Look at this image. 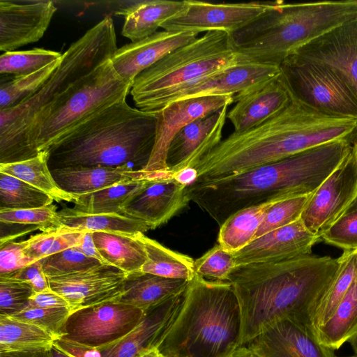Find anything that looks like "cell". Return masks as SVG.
I'll return each mask as SVG.
<instances>
[{
    "label": "cell",
    "mask_w": 357,
    "mask_h": 357,
    "mask_svg": "<svg viewBox=\"0 0 357 357\" xmlns=\"http://www.w3.org/2000/svg\"><path fill=\"white\" fill-rule=\"evenodd\" d=\"M357 118L314 109L291 97L281 112L243 132H232L208 151L194 167L195 183L239 174L324 144L353 142Z\"/></svg>",
    "instance_id": "1"
},
{
    "label": "cell",
    "mask_w": 357,
    "mask_h": 357,
    "mask_svg": "<svg viewBox=\"0 0 357 357\" xmlns=\"http://www.w3.org/2000/svg\"><path fill=\"white\" fill-rule=\"evenodd\" d=\"M340 266V257L312 254L280 262L234 267L227 281L240 304L241 345L284 319L312 330V314Z\"/></svg>",
    "instance_id": "2"
},
{
    "label": "cell",
    "mask_w": 357,
    "mask_h": 357,
    "mask_svg": "<svg viewBox=\"0 0 357 357\" xmlns=\"http://www.w3.org/2000/svg\"><path fill=\"white\" fill-rule=\"evenodd\" d=\"M353 142L333 141L219 180L193 183L187 197L220 226L244 208L312 194L342 163Z\"/></svg>",
    "instance_id": "3"
},
{
    "label": "cell",
    "mask_w": 357,
    "mask_h": 357,
    "mask_svg": "<svg viewBox=\"0 0 357 357\" xmlns=\"http://www.w3.org/2000/svg\"><path fill=\"white\" fill-rule=\"evenodd\" d=\"M156 122L155 112L131 107L126 100L116 102L54 146L48 152L49 167L131 165L144 169L154 146Z\"/></svg>",
    "instance_id": "4"
},
{
    "label": "cell",
    "mask_w": 357,
    "mask_h": 357,
    "mask_svg": "<svg viewBox=\"0 0 357 357\" xmlns=\"http://www.w3.org/2000/svg\"><path fill=\"white\" fill-rule=\"evenodd\" d=\"M241 332L240 304L231 283L196 275L155 350L162 357H228L241 347Z\"/></svg>",
    "instance_id": "5"
},
{
    "label": "cell",
    "mask_w": 357,
    "mask_h": 357,
    "mask_svg": "<svg viewBox=\"0 0 357 357\" xmlns=\"http://www.w3.org/2000/svg\"><path fill=\"white\" fill-rule=\"evenodd\" d=\"M356 17L357 0L275 1L230 38L245 62L280 66L302 47Z\"/></svg>",
    "instance_id": "6"
},
{
    "label": "cell",
    "mask_w": 357,
    "mask_h": 357,
    "mask_svg": "<svg viewBox=\"0 0 357 357\" xmlns=\"http://www.w3.org/2000/svg\"><path fill=\"white\" fill-rule=\"evenodd\" d=\"M117 49L114 22L107 15L69 46L59 66L35 93L12 108L0 110V164L29 159L26 135L35 115L110 60Z\"/></svg>",
    "instance_id": "7"
},
{
    "label": "cell",
    "mask_w": 357,
    "mask_h": 357,
    "mask_svg": "<svg viewBox=\"0 0 357 357\" xmlns=\"http://www.w3.org/2000/svg\"><path fill=\"white\" fill-rule=\"evenodd\" d=\"M243 63L229 33L208 31L139 74L130 94L137 109L157 112L195 83Z\"/></svg>",
    "instance_id": "8"
},
{
    "label": "cell",
    "mask_w": 357,
    "mask_h": 357,
    "mask_svg": "<svg viewBox=\"0 0 357 357\" xmlns=\"http://www.w3.org/2000/svg\"><path fill=\"white\" fill-rule=\"evenodd\" d=\"M132 84L123 80L109 60L41 109L26 135L29 158L49 151L90 118L122 100Z\"/></svg>",
    "instance_id": "9"
},
{
    "label": "cell",
    "mask_w": 357,
    "mask_h": 357,
    "mask_svg": "<svg viewBox=\"0 0 357 357\" xmlns=\"http://www.w3.org/2000/svg\"><path fill=\"white\" fill-rule=\"evenodd\" d=\"M291 96L317 111L357 118V93L331 69L292 54L280 65Z\"/></svg>",
    "instance_id": "10"
},
{
    "label": "cell",
    "mask_w": 357,
    "mask_h": 357,
    "mask_svg": "<svg viewBox=\"0 0 357 357\" xmlns=\"http://www.w3.org/2000/svg\"><path fill=\"white\" fill-rule=\"evenodd\" d=\"M144 315L141 309L116 300L88 306L70 313L61 338L98 349L128 334Z\"/></svg>",
    "instance_id": "11"
},
{
    "label": "cell",
    "mask_w": 357,
    "mask_h": 357,
    "mask_svg": "<svg viewBox=\"0 0 357 357\" xmlns=\"http://www.w3.org/2000/svg\"><path fill=\"white\" fill-rule=\"evenodd\" d=\"M234 102L232 96H211L174 100L156 113L155 144L144 168L153 178H173L167 164L170 144L175 135L191 122L221 110Z\"/></svg>",
    "instance_id": "12"
},
{
    "label": "cell",
    "mask_w": 357,
    "mask_h": 357,
    "mask_svg": "<svg viewBox=\"0 0 357 357\" xmlns=\"http://www.w3.org/2000/svg\"><path fill=\"white\" fill-rule=\"evenodd\" d=\"M271 1L215 3L198 0H184L183 9L161 26L174 32L224 31L232 33L259 16Z\"/></svg>",
    "instance_id": "13"
},
{
    "label": "cell",
    "mask_w": 357,
    "mask_h": 357,
    "mask_svg": "<svg viewBox=\"0 0 357 357\" xmlns=\"http://www.w3.org/2000/svg\"><path fill=\"white\" fill-rule=\"evenodd\" d=\"M357 197V165L351 150L342 163L311 195L301 219L320 236Z\"/></svg>",
    "instance_id": "14"
},
{
    "label": "cell",
    "mask_w": 357,
    "mask_h": 357,
    "mask_svg": "<svg viewBox=\"0 0 357 357\" xmlns=\"http://www.w3.org/2000/svg\"><path fill=\"white\" fill-rule=\"evenodd\" d=\"M127 275L107 265L68 275L48 278L50 289L63 297L71 312L116 300L122 294Z\"/></svg>",
    "instance_id": "15"
},
{
    "label": "cell",
    "mask_w": 357,
    "mask_h": 357,
    "mask_svg": "<svg viewBox=\"0 0 357 357\" xmlns=\"http://www.w3.org/2000/svg\"><path fill=\"white\" fill-rule=\"evenodd\" d=\"M321 238L310 231L302 220L269 231L234 252L235 266L275 263L312 255Z\"/></svg>",
    "instance_id": "16"
},
{
    "label": "cell",
    "mask_w": 357,
    "mask_h": 357,
    "mask_svg": "<svg viewBox=\"0 0 357 357\" xmlns=\"http://www.w3.org/2000/svg\"><path fill=\"white\" fill-rule=\"evenodd\" d=\"M294 54L331 69L357 93V17L316 38Z\"/></svg>",
    "instance_id": "17"
},
{
    "label": "cell",
    "mask_w": 357,
    "mask_h": 357,
    "mask_svg": "<svg viewBox=\"0 0 357 357\" xmlns=\"http://www.w3.org/2000/svg\"><path fill=\"white\" fill-rule=\"evenodd\" d=\"M56 11L52 1L0 0V50L14 51L38 41Z\"/></svg>",
    "instance_id": "18"
},
{
    "label": "cell",
    "mask_w": 357,
    "mask_h": 357,
    "mask_svg": "<svg viewBox=\"0 0 357 357\" xmlns=\"http://www.w3.org/2000/svg\"><path fill=\"white\" fill-rule=\"evenodd\" d=\"M185 291L144 311L142 320L132 331L98 348L102 357H142L156 349L180 311Z\"/></svg>",
    "instance_id": "19"
},
{
    "label": "cell",
    "mask_w": 357,
    "mask_h": 357,
    "mask_svg": "<svg viewBox=\"0 0 357 357\" xmlns=\"http://www.w3.org/2000/svg\"><path fill=\"white\" fill-rule=\"evenodd\" d=\"M259 357H335L307 326L290 319L273 324L246 345Z\"/></svg>",
    "instance_id": "20"
},
{
    "label": "cell",
    "mask_w": 357,
    "mask_h": 357,
    "mask_svg": "<svg viewBox=\"0 0 357 357\" xmlns=\"http://www.w3.org/2000/svg\"><path fill=\"white\" fill-rule=\"evenodd\" d=\"M228 106L191 122L175 135L167 157L172 176L181 169L195 167L204 155L221 142Z\"/></svg>",
    "instance_id": "21"
},
{
    "label": "cell",
    "mask_w": 357,
    "mask_h": 357,
    "mask_svg": "<svg viewBox=\"0 0 357 357\" xmlns=\"http://www.w3.org/2000/svg\"><path fill=\"white\" fill-rule=\"evenodd\" d=\"M194 32L157 31L118 48L110 61L116 73L132 84L134 79L165 55L197 38Z\"/></svg>",
    "instance_id": "22"
},
{
    "label": "cell",
    "mask_w": 357,
    "mask_h": 357,
    "mask_svg": "<svg viewBox=\"0 0 357 357\" xmlns=\"http://www.w3.org/2000/svg\"><path fill=\"white\" fill-rule=\"evenodd\" d=\"M291 96L280 77H275L251 91L234 96L235 105L227 112V119L232 123L235 132L250 130L284 109Z\"/></svg>",
    "instance_id": "23"
},
{
    "label": "cell",
    "mask_w": 357,
    "mask_h": 357,
    "mask_svg": "<svg viewBox=\"0 0 357 357\" xmlns=\"http://www.w3.org/2000/svg\"><path fill=\"white\" fill-rule=\"evenodd\" d=\"M280 73V66H278L243 63L200 80L177 95L171 102L202 96H240Z\"/></svg>",
    "instance_id": "24"
},
{
    "label": "cell",
    "mask_w": 357,
    "mask_h": 357,
    "mask_svg": "<svg viewBox=\"0 0 357 357\" xmlns=\"http://www.w3.org/2000/svg\"><path fill=\"white\" fill-rule=\"evenodd\" d=\"M174 178L153 180L122 210V214L142 220L155 229L165 223L190 202L185 188Z\"/></svg>",
    "instance_id": "25"
},
{
    "label": "cell",
    "mask_w": 357,
    "mask_h": 357,
    "mask_svg": "<svg viewBox=\"0 0 357 357\" xmlns=\"http://www.w3.org/2000/svg\"><path fill=\"white\" fill-rule=\"evenodd\" d=\"M59 186L79 196L125 182L155 178L144 169L130 166H68L50 169Z\"/></svg>",
    "instance_id": "26"
},
{
    "label": "cell",
    "mask_w": 357,
    "mask_h": 357,
    "mask_svg": "<svg viewBox=\"0 0 357 357\" xmlns=\"http://www.w3.org/2000/svg\"><path fill=\"white\" fill-rule=\"evenodd\" d=\"M189 282L136 272L128 274L117 301L143 311L185 291Z\"/></svg>",
    "instance_id": "27"
},
{
    "label": "cell",
    "mask_w": 357,
    "mask_h": 357,
    "mask_svg": "<svg viewBox=\"0 0 357 357\" xmlns=\"http://www.w3.org/2000/svg\"><path fill=\"white\" fill-rule=\"evenodd\" d=\"M184 1L144 0L135 1L121 11L125 17L121 34L131 42L142 40L184 8Z\"/></svg>",
    "instance_id": "28"
},
{
    "label": "cell",
    "mask_w": 357,
    "mask_h": 357,
    "mask_svg": "<svg viewBox=\"0 0 357 357\" xmlns=\"http://www.w3.org/2000/svg\"><path fill=\"white\" fill-rule=\"evenodd\" d=\"M93 238L108 264L126 274L141 271L147 261L145 248L137 234L96 231Z\"/></svg>",
    "instance_id": "29"
},
{
    "label": "cell",
    "mask_w": 357,
    "mask_h": 357,
    "mask_svg": "<svg viewBox=\"0 0 357 357\" xmlns=\"http://www.w3.org/2000/svg\"><path fill=\"white\" fill-rule=\"evenodd\" d=\"M61 226L92 232L135 235L152 229L145 222L117 213H88L73 208L58 211Z\"/></svg>",
    "instance_id": "30"
},
{
    "label": "cell",
    "mask_w": 357,
    "mask_h": 357,
    "mask_svg": "<svg viewBox=\"0 0 357 357\" xmlns=\"http://www.w3.org/2000/svg\"><path fill=\"white\" fill-rule=\"evenodd\" d=\"M284 200L275 199L250 206L230 215L220 227L218 243L226 251L236 252L255 239L257 231L268 209L275 203Z\"/></svg>",
    "instance_id": "31"
},
{
    "label": "cell",
    "mask_w": 357,
    "mask_h": 357,
    "mask_svg": "<svg viewBox=\"0 0 357 357\" xmlns=\"http://www.w3.org/2000/svg\"><path fill=\"white\" fill-rule=\"evenodd\" d=\"M137 236L144 244L147 255L141 272L188 282L194 279L197 274L192 258L166 248L143 233L137 234Z\"/></svg>",
    "instance_id": "32"
},
{
    "label": "cell",
    "mask_w": 357,
    "mask_h": 357,
    "mask_svg": "<svg viewBox=\"0 0 357 357\" xmlns=\"http://www.w3.org/2000/svg\"><path fill=\"white\" fill-rule=\"evenodd\" d=\"M49 153L15 162L0 164V172L17 178L50 196L57 202H73L76 196L62 190L54 180L48 165Z\"/></svg>",
    "instance_id": "33"
},
{
    "label": "cell",
    "mask_w": 357,
    "mask_h": 357,
    "mask_svg": "<svg viewBox=\"0 0 357 357\" xmlns=\"http://www.w3.org/2000/svg\"><path fill=\"white\" fill-rule=\"evenodd\" d=\"M152 181L145 179L125 182L96 192L76 196L74 208L88 213L122 214L123 208Z\"/></svg>",
    "instance_id": "34"
},
{
    "label": "cell",
    "mask_w": 357,
    "mask_h": 357,
    "mask_svg": "<svg viewBox=\"0 0 357 357\" xmlns=\"http://www.w3.org/2000/svg\"><path fill=\"white\" fill-rule=\"evenodd\" d=\"M357 331V277L330 319L317 331L323 345L338 349Z\"/></svg>",
    "instance_id": "35"
},
{
    "label": "cell",
    "mask_w": 357,
    "mask_h": 357,
    "mask_svg": "<svg viewBox=\"0 0 357 357\" xmlns=\"http://www.w3.org/2000/svg\"><path fill=\"white\" fill-rule=\"evenodd\" d=\"M339 271L321 298L311 317V328L317 335L318 328L332 316L354 279L357 277V250L343 252Z\"/></svg>",
    "instance_id": "36"
},
{
    "label": "cell",
    "mask_w": 357,
    "mask_h": 357,
    "mask_svg": "<svg viewBox=\"0 0 357 357\" xmlns=\"http://www.w3.org/2000/svg\"><path fill=\"white\" fill-rule=\"evenodd\" d=\"M54 338L40 327L10 317H0V352L50 349Z\"/></svg>",
    "instance_id": "37"
},
{
    "label": "cell",
    "mask_w": 357,
    "mask_h": 357,
    "mask_svg": "<svg viewBox=\"0 0 357 357\" xmlns=\"http://www.w3.org/2000/svg\"><path fill=\"white\" fill-rule=\"evenodd\" d=\"M46 193L11 175L0 172V210L33 208L53 204Z\"/></svg>",
    "instance_id": "38"
},
{
    "label": "cell",
    "mask_w": 357,
    "mask_h": 357,
    "mask_svg": "<svg viewBox=\"0 0 357 357\" xmlns=\"http://www.w3.org/2000/svg\"><path fill=\"white\" fill-rule=\"evenodd\" d=\"M61 61V59L29 75L1 77L0 110L12 108L35 93L57 68Z\"/></svg>",
    "instance_id": "39"
},
{
    "label": "cell",
    "mask_w": 357,
    "mask_h": 357,
    "mask_svg": "<svg viewBox=\"0 0 357 357\" xmlns=\"http://www.w3.org/2000/svg\"><path fill=\"white\" fill-rule=\"evenodd\" d=\"M84 231L61 226L42 231L24 241V252L36 260H41L64 250L76 248Z\"/></svg>",
    "instance_id": "40"
},
{
    "label": "cell",
    "mask_w": 357,
    "mask_h": 357,
    "mask_svg": "<svg viewBox=\"0 0 357 357\" xmlns=\"http://www.w3.org/2000/svg\"><path fill=\"white\" fill-rule=\"evenodd\" d=\"M60 52L43 48L5 52L0 56L1 77H15L33 73L60 60Z\"/></svg>",
    "instance_id": "41"
},
{
    "label": "cell",
    "mask_w": 357,
    "mask_h": 357,
    "mask_svg": "<svg viewBox=\"0 0 357 357\" xmlns=\"http://www.w3.org/2000/svg\"><path fill=\"white\" fill-rule=\"evenodd\" d=\"M47 278L68 275L104 265L75 248L61 251L40 260Z\"/></svg>",
    "instance_id": "42"
},
{
    "label": "cell",
    "mask_w": 357,
    "mask_h": 357,
    "mask_svg": "<svg viewBox=\"0 0 357 357\" xmlns=\"http://www.w3.org/2000/svg\"><path fill=\"white\" fill-rule=\"evenodd\" d=\"M311 195L282 200L273 204L259 225L255 238L300 219Z\"/></svg>",
    "instance_id": "43"
},
{
    "label": "cell",
    "mask_w": 357,
    "mask_h": 357,
    "mask_svg": "<svg viewBox=\"0 0 357 357\" xmlns=\"http://www.w3.org/2000/svg\"><path fill=\"white\" fill-rule=\"evenodd\" d=\"M0 222L32 225L42 231L61 227L54 204L33 208L0 210Z\"/></svg>",
    "instance_id": "44"
},
{
    "label": "cell",
    "mask_w": 357,
    "mask_h": 357,
    "mask_svg": "<svg viewBox=\"0 0 357 357\" xmlns=\"http://www.w3.org/2000/svg\"><path fill=\"white\" fill-rule=\"evenodd\" d=\"M70 313L69 307H26L10 317L36 325L56 340L63 335L65 324Z\"/></svg>",
    "instance_id": "45"
},
{
    "label": "cell",
    "mask_w": 357,
    "mask_h": 357,
    "mask_svg": "<svg viewBox=\"0 0 357 357\" xmlns=\"http://www.w3.org/2000/svg\"><path fill=\"white\" fill-rule=\"evenodd\" d=\"M233 253L225 250L218 243L195 260V271L204 278L227 281L234 268Z\"/></svg>",
    "instance_id": "46"
},
{
    "label": "cell",
    "mask_w": 357,
    "mask_h": 357,
    "mask_svg": "<svg viewBox=\"0 0 357 357\" xmlns=\"http://www.w3.org/2000/svg\"><path fill=\"white\" fill-rule=\"evenodd\" d=\"M33 294L28 282L0 277V317H12L25 310Z\"/></svg>",
    "instance_id": "47"
},
{
    "label": "cell",
    "mask_w": 357,
    "mask_h": 357,
    "mask_svg": "<svg viewBox=\"0 0 357 357\" xmlns=\"http://www.w3.org/2000/svg\"><path fill=\"white\" fill-rule=\"evenodd\" d=\"M320 238L321 241L343 252L357 250V209L342 214Z\"/></svg>",
    "instance_id": "48"
},
{
    "label": "cell",
    "mask_w": 357,
    "mask_h": 357,
    "mask_svg": "<svg viewBox=\"0 0 357 357\" xmlns=\"http://www.w3.org/2000/svg\"><path fill=\"white\" fill-rule=\"evenodd\" d=\"M24 241H12L1 244L0 276L10 275L18 270L38 261L24 252Z\"/></svg>",
    "instance_id": "49"
},
{
    "label": "cell",
    "mask_w": 357,
    "mask_h": 357,
    "mask_svg": "<svg viewBox=\"0 0 357 357\" xmlns=\"http://www.w3.org/2000/svg\"><path fill=\"white\" fill-rule=\"evenodd\" d=\"M0 277H8L25 281L31 286L34 293H40L51 289L48 278L43 271L40 260L36 261L10 275Z\"/></svg>",
    "instance_id": "50"
},
{
    "label": "cell",
    "mask_w": 357,
    "mask_h": 357,
    "mask_svg": "<svg viewBox=\"0 0 357 357\" xmlns=\"http://www.w3.org/2000/svg\"><path fill=\"white\" fill-rule=\"evenodd\" d=\"M53 345L70 357H102L101 351L98 348L62 338L54 340Z\"/></svg>",
    "instance_id": "51"
},
{
    "label": "cell",
    "mask_w": 357,
    "mask_h": 357,
    "mask_svg": "<svg viewBox=\"0 0 357 357\" xmlns=\"http://www.w3.org/2000/svg\"><path fill=\"white\" fill-rule=\"evenodd\" d=\"M27 307H69V305L63 297L50 289L40 293H34L29 299Z\"/></svg>",
    "instance_id": "52"
},
{
    "label": "cell",
    "mask_w": 357,
    "mask_h": 357,
    "mask_svg": "<svg viewBox=\"0 0 357 357\" xmlns=\"http://www.w3.org/2000/svg\"><path fill=\"white\" fill-rule=\"evenodd\" d=\"M75 248L86 256L95 259L104 265L109 266L97 249L93 238L92 231L85 230L82 236L79 245Z\"/></svg>",
    "instance_id": "53"
},
{
    "label": "cell",
    "mask_w": 357,
    "mask_h": 357,
    "mask_svg": "<svg viewBox=\"0 0 357 357\" xmlns=\"http://www.w3.org/2000/svg\"><path fill=\"white\" fill-rule=\"evenodd\" d=\"M0 357H52L50 349L0 352Z\"/></svg>",
    "instance_id": "54"
},
{
    "label": "cell",
    "mask_w": 357,
    "mask_h": 357,
    "mask_svg": "<svg viewBox=\"0 0 357 357\" xmlns=\"http://www.w3.org/2000/svg\"><path fill=\"white\" fill-rule=\"evenodd\" d=\"M173 178L178 183L188 186L196 181L197 171L194 167L185 168L174 173Z\"/></svg>",
    "instance_id": "55"
},
{
    "label": "cell",
    "mask_w": 357,
    "mask_h": 357,
    "mask_svg": "<svg viewBox=\"0 0 357 357\" xmlns=\"http://www.w3.org/2000/svg\"><path fill=\"white\" fill-rule=\"evenodd\" d=\"M228 357H259L254 351L247 346L238 347L234 353Z\"/></svg>",
    "instance_id": "56"
},
{
    "label": "cell",
    "mask_w": 357,
    "mask_h": 357,
    "mask_svg": "<svg viewBox=\"0 0 357 357\" xmlns=\"http://www.w3.org/2000/svg\"><path fill=\"white\" fill-rule=\"evenodd\" d=\"M50 352L52 357H70L54 345L50 349Z\"/></svg>",
    "instance_id": "57"
},
{
    "label": "cell",
    "mask_w": 357,
    "mask_h": 357,
    "mask_svg": "<svg viewBox=\"0 0 357 357\" xmlns=\"http://www.w3.org/2000/svg\"><path fill=\"white\" fill-rule=\"evenodd\" d=\"M350 343L355 354H357V331L348 340Z\"/></svg>",
    "instance_id": "58"
},
{
    "label": "cell",
    "mask_w": 357,
    "mask_h": 357,
    "mask_svg": "<svg viewBox=\"0 0 357 357\" xmlns=\"http://www.w3.org/2000/svg\"><path fill=\"white\" fill-rule=\"evenodd\" d=\"M357 209V197L354 199V200L350 204L348 208L346 209L344 213H348ZM343 213V214H344Z\"/></svg>",
    "instance_id": "59"
},
{
    "label": "cell",
    "mask_w": 357,
    "mask_h": 357,
    "mask_svg": "<svg viewBox=\"0 0 357 357\" xmlns=\"http://www.w3.org/2000/svg\"><path fill=\"white\" fill-rule=\"evenodd\" d=\"M351 153L357 165V139L352 144Z\"/></svg>",
    "instance_id": "60"
},
{
    "label": "cell",
    "mask_w": 357,
    "mask_h": 357,
    "mask_svg": "<svg viewBox=\"0 0 357 357\" xmlns=\"http://www.w3.org/2000/svg\"><path fill=\"white\" fill-rule=\"evenodd\" d=\"M146 357H162L160 356L157 351L155 349L146 354Z\"/></svg>",
    "instance_id": "61"
},
{
    "label": "cell",
    "mask_w": 357,
    "mask_h": 357,
    "mask_svg": "<svg viewBox=\"0 0 357 357\" xmlns=\"http://www.w3.org/2000/svg\"><path fill=\"white\" fill-rule=\"evenodd\" d=\"M335 357H338V356H335ZM342 357H357V354H355L353 356H342Z\"/></svg>",
    "instance_id": "62"
},
{
    "label": "cell",
    "mask_w": 357,
    "mask_h": 357,
    "mask_svg": "<svg viewBox=\"0 0 357 357\" xmlns=\"http://www.w3.org/2000/svg\"><path fill=\"white\" fill-rule=\"evenodd\" d=\"M142 357H146V354H145V355H144V356H142Z\"/></svg>",
    "instance_id": "63"
}]
</instances>
